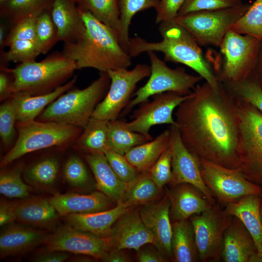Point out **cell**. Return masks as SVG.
Instances as JSON below:
<instances>
[{"label":"cell","mask_w":262,"mask_h":262,"mask_svg":"<svg viewBox=\"0 0 262 262\" xmlns=\"http://www.w3.org/2000/svg\"><path fill=\"white\" fill-rule=\"evenodd\" d=\"M175 121L187 148L199 158L238 169L241 131L236 99L220 82L197 84L176 108Z\"/></svg>","instance_id":"1"},{"label":"cell","mask_w":262,"mask_h":262,"mask_svg":"<svg viewBox=\"0 0 262 262\" xmlns=\"http://www.w3.org/2000/svg\"><path fill=\"white\" fill-rule=\"evenodd\" d=\"M78 9L85 30L76 40L64 43V55L75 63L77 69L91 68L107 73L130 66L132 57L121 44L118 34L90 12Z\"/></svg>","instance_id":"2"},{"label":"cell","mask_w":262,"mask_h":262,"mask_svg":"<svg viewBox=\"0 0 262 262\" xmlns=\"http://www.w3.org/2000/svg\"><path fill=\"white\" fill-rule=\"evenodd\" d=\"M158 30L162 39L148 42L139 37L130 38L127 51L131 57L148 51L160 52L165 62L183 64L190 67L214 88L220 84L213 69L192 35L175 21L160 23Z\"/></svg>","instance_id":"3"},{"label":"cell","mask_w":262,"mask_h":262,"mask_svg":"<svg viewBox=\"0 0 262 262\" xmlns=\"http://www.w3.org/2000/svg\"><path fill=\"white\" fill-rule=\"evenodd\" d=\"M77 69L75 63L62 52H54L40 62L20 63L9 68L16 93L39 95L51 92L65 84Z\"/></svg>","instance_id":"4"},{"label":"cell","mask_w":262,"mask_h":262,"mask_svg":"<svg viewBox=\"0 0 262 262\" xmlns=\"http://www.w3.org/2000/svg\"><path fill=\"white\" fill-rule=\"evenodd\" d=\"M110 84L108 74L100 73L87 87L71 89L59 96L42 112L37 120L84 128L106 95Z\"/></svg>","instance_id":"5"},{"label":"cell","mask_w":262,"mask_h":262,"mask_svg":"<svg viewBox=\"0 0 262 262\" xmlns=\"http://www.w3.org/2000/svg\"><path fill=\"white\" fill-rule=\"evenodd\" d=\"M262 45L256 38L229 30L218 47V55L209 62L218 81L235 82L253 74Z\"/></svg>","instance_id":"6"},{"label":"cell","mask_w":262,"mask_h":262,"mask_svg":"<svg viewBox=\"0 0 262 262\" xmlns=\"http://www.w3.org/2000/svg\"><path fill=\"white\" fill-rule=\"evenodd\" d=\"M17 123V139L2 158L1 167L32 152L52 147H65L75 142L81 133L80 128L55 122L34 120Z\"/></svg>","instance_id":"7"},{"label":"cell","mask_w":262,"mask_h":262,"mask_svg":"<svg viewBox=\"0 0 262 262\" xmlns=\"http://www.w3.org/2000/svg\"><path fill=\"white\" fill-rule=\"evenodd\" d=\"M150 63V74L147 82L134 94L131 100L121 113L128 114L133 107L147 100L150 97L173 92L182 95L191 94L203 78L199 75L187 73L184 68H171L164 61L159 58L155 52H147Z\"/></svg>","instance_id":"8"},{"label":"cell","mask_w":262,"mask_h":262,"mask_svg":"<svg viewBox=\"0 0 262 262\" xmlns=\"http://www.w3.org/2000/svg\"><path fill=\"white\" fill-rule=\"evenodd\" d=\"M241 131L240 165L238 168L250 181L262 185V113L235 98Z\"/></svg>","instance_id":"9"},{"label":"cell","mask_w":262,"mask_h":262,"mask_svg":"<svg viewBox=\"0 0 262 262\" xmlns=\"http://www.w3.org/2000/svg\"><path fill=\"white\" fill-rule=\"evenodd\" d=\"M249 6L243 3L235 7L196 11L177 16L174 20L190 33L200 46L218 47L231 27Z\"/></svg>","instance_id":"10"},{"label":"cell","mask_w":262,"mask_h":262,"mask_svg":"<svg viewBox=\"0 0 262 262\" xmlns=\"http://www.w3.org/2000/svg\"><path fill=\"white\" fill-rule=\"evenodd\" d=\"M150 71L149 66L138 64L131 69L124 68L108 71L109 88L91 117L107 121L117 119L131 101L137 83L149 77Z\"/></svg>","instance_id":"11"},{"label":"cell","mask_w":262,"mask_h":262,"mask_svg":"<svg viewBox=\"0 0 262 262\" xmlns=\"http://www.w3.org/2000/svg\"><path fill=\"white\" fill-rule=\"evenodd\" d=\"M232 217L220 206L214 204L189 218L193 226L199 261H222L224 233Z\"/></svg>","instance_id":"12"},{"label":"cell","mask_w":262,"mask_h":262,"mask_svg":"<svg viewBox=\"0 0 262 262\" xmlns=\"http://www.w3.org/2000/svg\"><path fill=\"white\" fill-rule=\"evenodd\" d=\"M204 182L224 205L250 195H262L260 186L246 179L239 169H232L199 158Z\"/></svg>","instance_id":"13"},{"label":"cell","mask_w":262,"mask_h":262,"mask_svg":"<svg viewBox=\"0 0 262 262\" xmlns=\"http://www.w3.org/2000/svg\"><path fill=\"white\" fill-rule=\"evenodd\" d=\"M43 245L46 250L85 255L101 260L111 248L108 238L77 229L68 224L49 234Z\"/></svg>","instance_id":"14"},{"label":"cell","mask_w":262,"mask_h":262,"mask_svg":"<svg viewBox=\"0 0 262 262\" xmlns=\"http://www.w3.org/2000/svg\"><path fill=\"white\" fill-rule=\"evenodd\" d=\"M190 94L182 95L167 92L155 95L151 101L139 104L131 116V120L125 122V124L129 129L145 135L150 134L149 131L153 126L177 125L173 112Z\"/></svg>","instance_id":"15"},{"label":"cell","mask_w":262,"mask_h":262,"mask_svg":"<svg viewBox=\"0 0 262 262\" xmlns=\"http://www.w3.org/2000/svg\"><path fill=\"white\" fill-rule=\"evenodd\" d=\"M170 147L172 153V178L170 183L174 186L189 183L199 189L213 205L212 193L202 179L199 159L183 143L177 125H170Z\"/></svg>","instance_id":"16"},{"label":"cell","mask_w":262,"mask_h":262,"mask_svg":"<svg viewBox=\"0 0 262 262\" xmlns=\"http://www.w3.org/2000/svg\"><path fill=\"white\" fill-rule=\"evenodd\" d=\"M170 207L166 194L160 201L144 205L139 211L143 222L154 238V246L165 261L172 260Z\"/></svg>","instance_id":"17"},{"label":"cell","mask_w":262,"mask_h":262,"mask_svg":"<svg viewBox=\"0 0 262 262\" xmlns=\"http://www.w3.org/2000/svg\"><path fill=\"white\" fill-rule=\"evenodd\" d=\"M131 209L113 225L108 238L111 248L137 250L147 244L154 245V238L143 222L139 211Z\"/></svg>","instance_id":"18"},{"label":"cell","mask_w":262,"mask_h":262,"mask_svg":"<svg viewBox=\"0 0 262 262\" xmlns=\"http://www.w3.org/2000/svg\"><path fill=\"white\" fill-rule=\"evenodd\" d=\"M166 194L170 202V217L172 222L189 219L213 206L199 189L189 183L173 186Z\"/></svg>","instance_id":"19"},{"label":"cell","mask_w":262,"mask_h":262,"mask_svg":"<svg viewBox=\"0 0 262 262\" xmlns=\"http://www.w3.org/2000/svg\"><path fill=\"white\" fill-rule=\"evenodd\" d=\"M130 209L120 201L115 207L109 210L90 213H71L65 217L67 224L77 229L108 238L113 225Z\"/></svg>","instance_id":"20"},{"label":"cell","mask_w":262,"mask_h":262,"mask_svg":"<svg viewBox=\"0 0 262 262\" xmlns=\"http://www.w3.org/2000/svg\"><path fill=\"white\" fill-rule=\"evenodd\" d=\"M48 235L43 230L13 223L9 224L0 232V258L30 251L43 244Z\"/></svg>","instance_id":"21"},{"label":"cell","mask_w":262,"mask_h":262,"mask_svg":"<svg viewBox=\"0 0 262 262\" xmlns=\"http://www.w3.org/2000/svg\"><path fill=\"white\" fill-rule=\"evenodd\" d=\"M60 216L103 211L112 207V201L100 191L90 194H56L49 199Z\"/></svg>","instance_id":"22"},{"label":"cell","mask_w":262,"mask_h":262,"mask_svg":"<svg viewBox=\"0 0 262 262\" xmlns=\"http://www.w3.org/2000/svg\"><path fill=\"white\" fill-rule=\"evenodd\" d=\"M258 250L253 238L243 223L232 216L224 236L222 261L248 262Z\"/></svg>","instance_id":"23"},{"label":"cell","mask_w":262,"mask_h":262,"mask_svg":"<svg viewBox=\"0 0 262 262\" xmlns=\"http://www.w3.org/2000/svg\"><path fill=\"white\" fill-rule=\"evenodd\" d=\"M76 81L77 76H75L65 84L44 94H14L10 98L15 110L16 122L24 123L34 120L51 103L71 89Z\"/></svg>","instance_id":"24"},{"label":"cell","mask_w":262,"mask_h":262,"mask_svg":"<svg viewBox=\"0 0 262 262\" xmlns=\"http://www.w3.org/2000/svg\"><path fill=\"white\" fill-rule=\"evenodd\" d=\"M84 158L96 181L98 189L113 202L122 200L129 183L121 180L115 173L103 153H85Z\"/></svg>","instance_id":"25"},{"label":"cell","mask_w":262,"mask_h":262,"mask_svg":"<svg viewBox=\"0 0 262 262\" xmlns=\"http://www.w3.org/2000/svg\"><path fill=\"white\" fill-rule=\"evenodd\" d=\"M50 14L59 40L64 43L76 40L85 32V26L80 11L72 0H54Z\"/></svg>","instance_id":"26"},{"label":"cell","mask_w":262,"mask_h":262,"mask_svg":"<svg viewBox=\"0 0 262 262\" xmlns=\"http://www.w3.org/2000/svg\"><path fill=\"white\" fill-rule=\"evenodd\" d=\"M262 195H250L229 202L224 209L227 213L237 217L254 239L257 249L262 252V223L260 204Z\"/></svg>","instance_id":"27"},{"label":"cell","mask_w":262,"mask_h":262,"mask_svg":"<svg viewBox=\"0 0 262 262\" xmlns=\"http://www.w3.org/2000/svg\"><path fill=\"white\" fill-rule=\"evenodd\" d=\"M15 212L16 221L41 228H53L60 216L49 199L37 197L15 202Z\"/></svg>","instance_id":"28"},{"label":"cell","mask_w":262,"mask_h":262,"mask_svg":"<svg viewBox=\"0 0 262 262\" xmlns=\"http://www.w3.org/2000/svg\"><path fill=\"white\" fill-rule=\"evenodd\" d=\"M171 250L175 262L199 261L195 232L189 219L172 222Z\"/></svg>","instance_id":"29"},{"label":"cell","mask_w":262,"mask_h":262,"mask_svg":"<svg viewBox=\"0 0 262 262\" xmlns=\"http://www.w3.org/2000/svg\"><path fill=\"white\" fill-rule=\"evenodd\" d=\"M170 138L169 129L154 139L132 148L124 155L138 172H147L169 147Z\"/></svg>","instance_id":"30"},{"label":"cell","mask_w":262,"mask_h":262,"mask_svg":"<svg viewBox=\"0 0 262 262\" xmlns=\"http://www.w3.org/2000/svg\"><path fill=\"white\" fill-rule=\"evenodd\" d=\"M149 135H145L129 129L123 120L108 121L107 148L125 155L132 148L152 140Z\"/></svg>","instance_id":"31"},{"label":"cell","mask_w":262,"mask_h":262,"mask_svg":"<svg viewBox=\"0 0 262 262\" xmlns=\"http://www.w3.org/2000/svg\"><path fill=\"white\" fill-rule=\"evenodd\" d=\"M74 147L85 153H103L107 148L108 121L91 117Z\"/></svg>","instance_id":"32"},{"label":"cell","mask_w":262,"mask_h":262,"mask_svg":"<svg viewBox=\"0 0 262 262\" xmlns=\"http://www.w3.org/2000/svg\"><path fill=\"white\" fill-rule=\"evenodd\" d=\"M54 0H7L0 5V16L11 25L51 8Z\"/></svg>","instance_id":"33"},{"label":"cell","mask_w":262,"mask_h":262,"mask_svg":"<svg viewBox=\"0 0 262 262\" xmlns=\"http://www.w3.org/2000/svg\"><path fill=\"white\" fill-rule=\"evenodd\" d=\"M161 190L151 179L148 172L141 175L129 183L126 192L121 200L129 208L145 205L156 199Z\"/></svg>","instance_id":"34"},{"label":"cell","mask_w":262,"mask_h":262,"mask_svg":"<svg viewBox=\"0 0 262 262\" xmlns=\"http://www.w3.org/2000/svg\"><path fill=\"white\" fill-rule=\"evenodd\" d=\"M78 8L90 12L96 18L120 35L118 0H79Z\"/></svg>","instance_id":"35"},{"label":"cell","mask_w":262,"mask_h":262,"mask_svg":"<svg viewBox=\"0 0 262 262\" xmlns=\"http://www.w3.org/2000/svg\"><path fill=\"white\" fill-rule=\"evenodd\" d=\"M59 171V162L53 157L44 159L29 167L24 178L29 184L40 189L48 188L55 182Z\"/></svg>","instance_id":"36"},{"label":"cell","mask_w":262,"mask_h":262,"mask_svg":"<svg viewBox=\"0 0 262 262\" xmlns=\"http://www.w3.org/2000/svg\"><path fill=\"white\" fill-rule=\"evenodd\" d=\"M158 0H118L120 21V41L127 50L129 29L133 16L138 12L156 7Z\"/></svg>","instance_id":"37"},{"label":"cell","mask_w":262,"mask_h":262,"mask_svg":"<svg viewBox=\"0 0 262 262\" xmlns=\"http://www.w3.org/2000/svg\"><path fill=\"white\" fill-rule=\"evenodd\" d=\"M230 30L262 41V0H255Z\"/></svg>","instance_id":"38"},{"label":"cell","mask_w":262,"mask_h":262,"mask_svg":"<svg viewBox=\"0 0 262 262\" xmlns=\"http://www.w3.org/2000/svg\"><path fill=\"white\" fill-rule=\"evenodd\" d=\"M253 74L239 82L222 83L234 97L250 104L262 113V88Z\"/></svg>","instance_id":"39"},{"label":"cell","mask_w":262,"mask_h":262,"mask_svg":"<svg viewBox=\"0 0 262 262\" xmlns=\"http://www.w3.org/2000/svg\"><path fill=\"white\" fill-rule=\"evenodd\" d=\"M35 32L41 54H46L60 41L57 29L51 16L50 9L43 12L37 16Z\"/></svg>","instance_id":"40"},{"label":"cell","mask_w":262,"mask_h":262,"mask_svg":"<svg viewBox=\"0 0 262 262\" xmlns=\"http://www.w3.org/2000/svg\"><path fill=\"white\" fill-rule=\"evenodd\" d=\"M8 50L0 52L2 60L5 62L24 63L35 61L41 54L37 43L30 40H15L7 46Z\"/></svg>","instance_id":"41"},{"label":"cell","mask_w":262,"mask_h":262,"mask_svg":"<svg viewBox=\"0 0 262 262\" xmlns=\"http://www.w3.org/2000/svg\"><path fill=\"white\" fill-rule=\"evenodd\" d=\"M21 169L16 167L3 171L0 175V193L9 198H26L30 196L31 187L21 177Z\"/></svg>","instance_id":"42"},{"label":"cell","mask_w":262,"mask_h":262,"mask_svg":"<svg viewBox=\"0 0 262 262\" xmlns=\"http://www.w3.org/2000/svg\"><path fill=\"white\" fill-rule=\"evenodd\" d=\"M63 174L67 183L75 188H82L88 184L89 176L82 161L77 156H71L66 162Z\"/></svg>","instance_id":"43"},{"label":"cell","mask_w":262,"mask_h":262,"mask_svg":"<svg viewBox=\"0 0 262 262\" xmlns=\"http://www.w3.org/2000/svg\"><path fill=\"white\" fill-rule=\"evenodd\" d=\"M171 162L172 153L169 146L147 171L151 179L161 190L171 181Z\"/></svg>","instance_id":"44"},{"label":"cell","mask_w":262,"mask_h":262,"mask_svg":"<svg viewBox=\"0 0 262 262\" xmlns=\"http://www.w3.org/2000/svg\"><path fill=\"white\" fill-rule=\"evenodd\" d=\"M16 113L10 98L0 107V136L3 145L11 146L16 136Z\"/></svg>","instance_id":"45"},{"label":"cell","mask_w":262,"mask_h":262,"mask_svg":"<svg viewBox=\"0 0 262 262\" xmlns=\"http://www.w3.org/2000/svg\"><path fill=\"white\" fill-rule=\"evenodd\" d=\"M104 154L115 173L124 182L129 183L139 175L138 171L128 161L124 155L109 148L106 149Z\"/></svg>","instance_id":"46"},{"label":"cell","mask_w":262,"mask_h":262,"mask_svg":"<svg viewBox=\"0 0 262 262\" xmlns=\"http://www.w3.org/2000/svg\"><path fill=\"white\" fill-rule=\"evenodd\" d=\"M243 3L242 0H186L177 16L199 11L235 7Z\"/></svg>","instance_id":"47"},{"label":"cell","mask_w":262,"mask_h":262,"mask_svg":"<svg viewBox=\"0 0 262 262\" xmlns=\"http://www.w3.org/2000/svg\"><path fill=\"white\" fill-rule=\"evenodd\" d=\"M37 16H29L11 25L7 33L4 47H7L11 41L17 39L30 40L37 43L35 32Z\"/></svg>","instance_id":"48"},{"label":"cell","mask_w":262,"mask_h":262,"mask_svg":"<svg viewBox=\"0 0 262 262\" xmlns=\"http://www.w3.org/2000/svg\"><path fill=\"white\" fill-rule=\"evenodd\" d=\"M186 0H158L156 10L155 22L174 20Z\"/></svg>","instance_id":"49"},{"label":"cell","mask_w":262,"mask_h":262,"mask_svg":"<svg viewBox=\"0 0 262 262\" xmlns=\"http://www.w3.org/2000/svg\"><path fill=\"white\" fill-rule=\"evenodd\" d=\"M10 72L8 68L3 65L0 66V100L10 98L13 95L12 86L13 76L10 78Z\"/></svg>","instance_id":"50"},{"label":"cell","mask_w":262,"mask_h":262,"mask_svg":"<svg viewBox=\"0 0 262 262\" xmlns=\"http://www.w3.org/2000/svg\"><path fill=\"white\" fill-rule=\"evenodd\" d=\"M16 221L15 202L2 200L0 204V226H3Z\"/></svg>","instance_id":"51"},{"label":"cell","mask_w":262,"mask_h":262,"mask_svg":"<svg viewBox=\"0 0 262 262\" xmlns=\"http://www.w3.org/2000/svg\"><path fill=\"white\" fill-rule=\"evenodd\" d=\"M68 252L57 250H46L40 253L34 259L36 262H62L70 257Z\"/></svg>","instance_id":"52"},{"label":"cell","mask_w":262,"mask_h":262,"mask_svg":"<svg viewBox=\"0 0 262 262\" xmlns=\"http://www.w3.org/2000/svg\"><path fill=\"white\" fill-rule=\"evenodd\" d=\"M137 258L140 262H163L165 260L157 249L142 247L136 250Z\"/></svg>","instance_id":"53"},{"label":"cell","mask_w":262,"mask_h":262,"mask_svg":"<svg viewBox=\"0 0 262 262\" xmlns=\"http://www.w3.org/2000/svg\"><path fill=\"white\" fill-rule=\"evenodd\" d=\"M121 249L111 248L102 260L106 262H127L130 259Z\"/></svg>","instance_id":"54"},{"label":"cell","mask_w":262,"mask_h":262,"mask_svg":"<svg viewBox=\"0 0 262 262\" xmlns=\"http://www.w3.org/2000/svg\"><path fill=\"white\" fill-rule=\"evenodd\" d=\"M255 71H256L257 73L256 76H255L257 81L260 82L261 81L262 82V45L258 55ZM262 82L258 83L260 84ZM259 85L261 86L262 85V83Z\"/></svg>","instance_id":"55"},{"label":"cell","mask_w":262,"mask_h":262,"mask_svg":"<svg viewBox=\"0 0 262 262\" xmlns=\"http://www.w3.org/2000/svg\"><path fill=\"white\" fill-rule=\"evenodd\" d=\"M6 33V27L3 23H0V50L3 49L4 47L5 40L7 35Z\"/></svg>","instance_id":"56"},{"label":"cell","mask_w":262,"mask_h":262,"mask_svg":"<svg viewBox=\"0 0 262 262\" xmlns=\"http://www.w3.org/2000/svg\"><path fill=\"white\" fill-rule=\"evenodd\" d=\"M248 262H262V252L257 251L250 257Z\"/></svg>","instance_id":"57"},{"label":"cell","mask_w":262,"mask_h":262,"mask_svg":"<svg viewBox=\"0 0 262 262\" xmlns=\"http://www.w3.org/2000/svg\"><path fill=\"white\" fill-rule=\"evenodd\" d=\"M260 214H261V218L262 223V196L261 197V204H260Z\"/></svg>","instance_id":"58"},{"label":"cell","mask_w":262,"mask_h":262,"mask_svg":"<svg viewBox=\"0 0 262 262\" xmlns=\"http://www.w3.org/2000/svg\"><path fill=\"white\" fill-rule=\"evenodd\" d=\"M7 0H0V5L4 3Z\"/></svg>","instance_id":"59"},{"label":"cell","mask_w":262,"mask_h":262,"mask_svg":"<svg viewBox=\"0 0 262 262\" xmlns=\"http://www.w3.org/2000/svg\"><path fill=\"white\" fill-rule=\"evenodd\" d=\"M75 3H76V4H77V3L79 1V0H72Z\"/></svg>","instance_id":"60"},{"label":"cell","mask_w":262,"mask_h":262,"mask_svg":"<svg viewBox=\"0 0 262 262\" xmlns=\"http://www.w3.org/2000/svg\"><path fill=\"white\" fill-rule=\"evenodd\" d=\"M261 192H262V185L261 186Z\"/></svg>","instance_id":"61"}]
</instances>
